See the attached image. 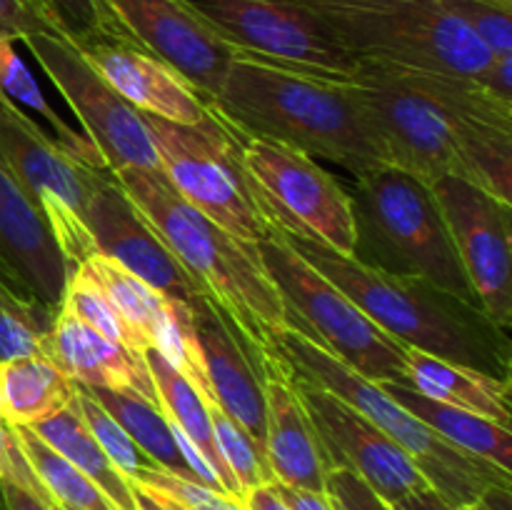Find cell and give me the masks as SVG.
Returning <instances> with one entry per match:
<instances>
[{"instance_id": "1", "label": "cell", "mask_w": 512, "mask_h": 510, "mask_svg": "<svg viewBox=\"0 0 512 510\" xmlns=\"http://www.w3.org/2000/svg\"><path fill=\"white\" fill-rule=\"evenodd\" d=\"M385 165L433 185L463 178L510 203L512 100L455 73L360 63L350 80Z\"/></svg>"}, {"instance_id": "2", "label": "cell", "mask_w": 512, "mask_h": 510, "mask_svg": "<svg viewBox=\"0 0 512 510\" xmlns=\"http://www.w3.org/2000/svg\"><path fill=\"white\" fill-rule=\"evenodd\" d=\"M205 103L235 128L293 145L315 160H330L353 178L385 165L350 83L235 53L223 88Z\"/></svg>"}, {"instance_id": "3", "label": "cell", "mask_w": 512, "mask_h": 510, "mask_svg": "<svg viewBox=\"0 0 512 510\" xmlns=\"http://www.w3.org/2000/svg\"><path fill=\"white\" fill-rule=\"evenodd\" d=\"M280 235L403 348L483 370L495 378H510V338L493 325L483 308L435 288L428 280L385 273L315 240Z\"/></svg>"}, {"instance_id": "4", "label": "cell", "mask_w": 512, "mask_h": 510, "mask_svg": "<svg viewBox=\"0 0 512 510\" xmlns=\"http://www.w3.org/2000/svg\"><path fill=\"white\" fill-rule=\"evenodd\" d=\"M113 178L193 275L205 298L228 315L255 353L268 355L270 335L290 323L283 298L265 273L255 245L233 238L185 203L163 173L128 168L113 173Z\"/></svg>"}, {"instance_id": "5", "label": "cell", "mask_w": 512, "mask_h": 510, "mask_svg": "<svg viewBox=\"0 0 512 510\" xmlns=\"http://www.w3.org/2000/svg\"><path fill=\"white\" fill-rule=\"evenodd\" d=\"M353 258L393 275H410L478 305L460 265L433 188L405 170L383 165L353 178Z\"/></svg>"}, {"instance_id": "6", "label": "cell", "mask_w": 512, "mask_h": 510, "mask_svg": "<svg viewBox=\"0 0 512 510\" xmlns=\"http://www.w3.org/2000/svg\"><path fill=\"white\" fill-rule=\"evenodd\" d=\"M270 350L295 375L338 395L358 413H363L370 423L378 425L413 458L430 488L438 490L455 508L475 505L490 488H510L512 478L508 470L455 448L443 435L415 418L410 410L395 403L378 383L363 378L358 370L345 365L318 340L300 333L293 325L270 335Z\"/></svg>"}, {"instance_id": "7", "label": "cell", "mask_w": 512, "mask_h": 510, "mask_svg": "<svg viewBox=\"0 0 512 510\" xmlns=\"http://www.w3.org/2000/svg\"><path fill=\"white\" fill-rule=\"evenodd\" d=\"M360 63L483 80L493 55L443 0H290Z\"/></svg>"}, {"instance_id": "8", "label": "cell", "mask_w": 512, "mask_h": 510, "mask_svg": "<svg viewBox=\"0 0 512 510\" xmlns=\"http://www.w3.org/2000/svg\"><path fill=\"white\" fill-rule=\"evenodd\" d=\"M265 273L278 288L288 323L373 383H405V348L373 323L338 285L330 283L288 240L270 230L255 243Z\"/></svg>"}, {"instance_id": "9", "label": "cell", "mask_w": 512, "mask_h": 510, "mask_svg": "<svg viewBox=\"0 0 512 510\" xmlns=\"http://www.w3.org/2000/svg\"><path fill=\"white\" fill-rule=\"evenodd\" d=\"M225 120V118H223ZM228 123V120H225ZM245 183L270 230L355 253L350 193L303 150L230 125Z\"/></svg>"}, {"instance_id": "10", "label": "cell", "mask_w": 512, "mask_h": 510, "mask_svg": "<svg viewBox=\"0 0 512 510\" xmlns=\"http://www.w3.org/2000/svg\"><path fill=\"white\" fill-rule=\"evenodd\" d=\"M143 120L165 180L185 203L243 243L255 245L268 238L270 228L250 198L233 133L210 105L208 115L195 125H178L145 113Z\"/></svg>"}, {"instance_id": "11", "label": "cell", "mask_w": 512, "mask_h": 510, "mask_svg": "<svg viewBox=\"0 0 512 510\" xmlns=\"http://www.w3.org/2000/svg\"><path fill=\"white\" fill-rule=\"evenodd\" d=\"M0 155L40 210L68 268L93 255L85 218L95 190L110 173L68 153L38 120L5 98H0Z\"/></svg>"}, {"instance_id": "12", "label": "cell", "mask_w": 512, "mask_h": 510, "mask_svg": "<svg viewBox=\"0 0 512 510\" xmlns=\"http://www.w3.org/2000/svg\"><path fill=\"white\" fill-rule=\"evenodd\" d=\"M225 45L293 73L350 83L360 60L290 0H178Z\"/></svg>"}, {"instance_id": "13", "label": "cell", "mask_w": 512, "mask_h": 510, "mask_svg": "<svg viewBox=\"0 0 512 510\" xmlns=\"http://www.w3.org/2000/svg\"><path fill=\"white\" fill-rule=\"evenodd\" d=\"M20 43L33 53L35 63L70 105L83 125V135L98 148L110 175L128 168L163 173L143 113L120 98L70 40L30 35Z\"/></svg>"}, {"instance_id": "14", "label": "cell", "mask_w": 512, "mask_h": 510, "mask_svg": "<svg viewBox=\"0 0 512 510\" xmlns=\"http://www.w3.org/2000/svg\"><path fill=\"white\" fill-rule=\"evenodd\" d=\"M460 265L483 313L503 333L512 328V205L463 178L433 185Z\"/></svg>"}, {"instance_id": "15", "label": "cell", "mask_w": 512, "mask_h": 510, "mask_svg": "<svg viewBox=\"0 0 512 510\" xmlns=\"http://www.w3.org/2000/svg\"><path fill=\"white\" fill-rule=\"evenodd\" d=\"M290 370V368H288ZM293 375L295 390L308 410L313 428L330 465H343L353 470L360 480L370 485L385 503H398L408 493L428 488V480L420 473L408 453L395 440H390L363 413L328 393L320 385Z\"/></svg>"}, {"instance_id": "16", "label": "cell", "mask_w": 512, "mask_h": 510, "mask_svg": "<svg viewBox=\"0 0 512 510\" xmlns=\"http://www.w3.org/2000/svg\"><path fill=\"white\" fill-rule=\"evenodd\" d=\"M85 220L95 253L118 260L125 270L138 275L168 300H178L190 308L208 300L113 175L95 190Z\"/></svg>"}, {"instance_id": "17", "label": "cell", "mask_w": 512, "mask_h": 510, "mask_svg": "<svg viewBox=\"0 0 512 510\" xmlns=\"http://www.w3.org/2000/svg\"><path fill=\"white\" fill-rule=\"evenodd\" d=\"M135 43L175 70L203 100L223 88L235 50L178 0H105Z\"/></svg>"}, {"instance_id": "18", "label": "cell", "mask_w": 512, "mask_h": 510, "mask_svg": "<svg viewBox=\"0 0 512 510\" xmlns=\"http://www.w3.org/2000/svg\"><path fill=\"white\" fill-rule=\"evenodd\" d=\"M0 275L23 295L58 308L70 268L43 215L0 155Z\"/></svg>"}, {"instance_id": "19", "label": "cell", "mask_w": 512, "mask_h": 510, "mask_svg": "<svg viewBox=\"0 0 512 510\" xmlns=\"http://www.w3.org/2000/svg\"><path fill=\"white\" fill-rule=\"evenodd\" d=\"M193 313L213 400L265 453V355L255 353L228 315L210 300H203Z\"/></svg>"}, {"instance_id": "20", "label": "cell", "mask_w": 512, "mask_h": 510, "mask_svg": "<svg viewBox=\"0 0 512 510\" xmlns=\"http://www.w3.org/2000/svg\"><path fill=\"white\" fill-rule=\"evenodd\" d=\"M78 50L138 113L178 125H195L208 115L205 100L170 65L133 38L95 40Z\"/></svg>"}, {"instance_id": "21", "label": "cell", "mask_w": 512, "mask_h": 510, "mask_svg": "<svg viewBox=\"0 0 512 510\" xmlns=\"http://www.w3.org/2000/svg\"><path fill=\"white\" fill-rule=\"evenodd\" d=\"M265 460L280 485L325 493L328 458L288 365L270 350L263 358Z\"/></svg>"}, {"instance_id": "22", "label": "cell", "mask_w": 512, "mask_h": 510, "mask_svg": "<svg viewBox=\"0 0 512 510\" xmlns=\"http://www.w3.org/2000/svg\"><path fill=\"white\" fill-rule=\"evenodd\" d=\"M45 358L85 388L135 393L158 405V393L143 355L130 353L60 308L55 313Z\"/></svg>"}, {"instance_id": "23", "label": "cell", "mask_w": 512, "mask_h": 510, "mask_svg": "<svg viewBox=\"0 0 512 510\" xmlns=\"http://www.w3.org/2000/svg\"><path fill=\"white\" fill-rule=\"evenodd\" d=\"M405 365L408 385L418 393L510 428V378H495L413 348H405Z\"/></svg>"}, {"instance_id": "24", "label": "cell", "mask_w": 512, "mask_h": 510, "mask_svg": "<svg viewBox=\"0 0 512 510\" xmlns=\"http://www.w3.org/2000/svg\"><path fill=\"white\" fill-rule=\"evenodd\" d=\"M380 388L403 405L405 410L423 420L428 428L443 435L448 443L455 448L465 450L470 455L488 460V463L498 465L503 470H512V433L510 428L493 423V420L483 418V415L468 413L455 405L440 403V400L428 398V395L418 393L415 388L405 383H380Z\"/></svg>"}, {"instance_id": "25", "label": "cell", "mask_w": 512, "mask_h": 510, "mask_svg": "<svg viewBox=\"0 0 512 510\" xmlns=\"http://www.w3.org/2000/svg\"><path fill=\"white\" fill-rule=\"evenodd\" d=\"M143 360L148 365L150 378H153L155 393H158V405L165 418L203 453V458L208 460V465L215 470L220 483H223L225 493L233 495V498H240L238 483H235L233 473L228 470V465H225L223 455L218 450V443H215L213 423H210V413L203 393L178 368H173L163 355L155 353L153 348L145 350Z\"/></svg>"}, {"instance_id": "26", "label": "cell", "mask_w": 512, "mask_h": 510, "mask_svg": "<svg viewBox=\"0 0 512 510\" xmlns=\"http://www.w3.org/2000/svg\"><path fill=\"white\" fill-rule=\"evenodd\" d=\"M75 398V383L43 355L0 363V405L8 425H35L68 408Z\"/></svg>"}, {"instance_id": "27", "label": "cell", "mask_w": 512, "mask_h": 510, "mask_svg": "<svg viewBox=\"0 0 512 510\" xmlns=\"http://www.w3.org/2000/svg\"><path fill=\"white\" fill-rule=\"evenodd\" d=\"M45 443L58 450L65 460L75 465L83 475H88L95 485L105 493V498L115 505V510H138L135 500V485L120 473L113 460L103 453L98 440L93 438L85 420L80 418L78 405L73 403L60 413L30 425Z\"/></svg>"}, {"instance_id": "28", "label": "cell", "mask_w": 512, "mask_h": 510, "mask_svg": "<svg viewBox=\"0 0 512 510\" xmlns=\"http://www.w3.org/2000/svg\"><path fill=\"white\" fill-rule=\"evenodd\" d=\"M85 390L98 400L100 408L108 410V413L123 425L125 433L135 440V445H138L160 470H165V473L170 475H178V478L195 480L193 470L185 463L183 453H180L178 448V440H175L173 435V428H170L168 418L163 415L160 405L150 403V400L140 398V395L135 393H115V390L100 388ZM195 483H198V480H195Z\"/></svg>"}, {"instance_id": "29", "label": "cell", "mask_w": 512, "mask_h": 510, "mask_svg": "<svg viewBox=\"0 0 512 510\" xmlns=\"http://www.w3.org/2000/svg\"><path fill=\"white\" fill-rule=\"evenodd\" d=\"M0 98L18 105L23 113L40 115V125L58 140V145H63V148L68 150V153H73L75 158L85 160V163L93 165V168L108 173L98 148H95L83 133L70 128V125L55 113L53 105L45 98L43 88L38 85V80L33 78V73L28 70L25 60L20 58L18 50H15V40L3 38V35H0Z\"/></svg>"}, {"instance_id": "30", "label": "cell", "mask_w": 512, "mask_h": 510, "mask_svg": "<svg viewBox=\"0 0 512 510\" xmlns=\"http://www.w3.org/2000/svg\"><path fill=\"white\" fill-rule=\"evenodd\" d=\"M83 265L98 280L103 293L113 303L115 313L123 320L125 330L133 340V348L143 355L150 348V335H153L155 323L168 308V298L155 288H150L138 275L125 270L118 260L108 258L103 253L88 255Z\"/></svg>"}, {"instance_id": "31", "label": "cell", "mask_w": 512, "mask_h": 510, "mask_svg": "<svg viewBox=\"0 0 512 510\" xmlns=\"http://www.w3.org/2000/svg\"><path fill=\"white\" fill-rule=\"evenodd\" d=\"M10 428L25 460L38 475L40 485L48 490L53 503L63 505L65 510H115L103 490L88 475L80 473L70 460H65L58 450L50 448L33 428L28 425H10Z\"/></svg>"}, {"instance_id": "32", "label": "cell", "mask_w": 512, "mask_h": 510, "mask_svg": "<svg viewBox=\"0 0 512 510\" xmlns=\"http://www.w3.org/2000/svg\"><path fill=\"white\" fill-rule=\"evenodd\" d=\"M58 308L15 290L0 275V363L23 355H48Z\"/></svg>"}, {"instance_id": "33", "label": "cell", "mask_w": 512, "mask_h": 510, "mask_svg": "<svg viewBox=\"0 0 512 510\" xmlns=\"http://www.w3.org/2000/svg\"><path fill=\"white\" fill-rule=\"evenodd\" d=\"M75 405H78L80 418L85 420V425L90 428L93 438L98 440L103 453L113 460L115 468H118L130 483H140L145 475H150L153 470H160L158 465L135 445V440L125 433L123 425H120L108 410L100 408L98 400L78 383H75Z\"/></svg>"}, {"instance_id": "34", "label": "cell", "mask_w": 512, "mask_h": 510, "mask_svg": "<svg viewBox=\"0 0 512 510\" xmlns=\"http://www.w3.org/2000/svg\"><path fill=\"white\" fill-rule=\"evenodd\" d=\"M58 308L75 315V318L83 320V323H88L90 328H95L100 335L113 340V343L123 345L130 353L140 355L138 350L133 348V340H130L123 320L115 313L113 303H110L108 295H105L103 288L98 285V280L90 275V270L85 268L83 263L75 265V268L70 270Z\"/></svg>"}, {"instance_id": "35", "label": "cell", "mask_w": 512, "mask_h": 510, "mask_svg": "<svg viewBox=\"0 0 512 510\" xmlns=\"http://www.w3.org/2000/svg\"><path fill=\"white\" fill-rule=\"evenodd\" d=\"M203 398L205 405H208L210 423H213L215 443H218L220 455H223L225 465H228L235 483H238L240 495L245 490L255 488V485L273 483V473H270L263 450L250 440V435L210 395H203Z\"/></svg>"}, {"instance_id": "36", "label": "cell", "mask_w": 512, "mask_h": 510, "mask_svg": "<svg viewBox=\"0 0 512 510\" xmlns=\"http://www.w3.org/2000/svg\"><path fill=\"white\" fill-rule=\"evenodd\" d=\"M40 3L48 8L58 28L63 30V35L75 48L95 43V40L133 38L118 23L105 0H40Z\"/></svg>"}, {"instance_id": "37", "label": "cell", "mask_w": 512, "mask_h": 510, "mask_svg": "<svg viewBox=\"0 0 512 510\" xmlns=\"http://www.w3.org/2000/svg\"><path fill=\"white\" fill-rule=\"evenodd\" d=\"M445 8L483 43L493 58L512 55V10L483 0H443Z\"/></svg>"}, {"instance_id": "38", "label": "cell", "mask_w": 512, "mask_h": 510, "mask_svg": "<svg viewBox=\"0 0 512 510\" xmlns=\"http://www.w3.org/2000/svg\"><path fill=\"white\" fill-rule=\"evenodd\" d=\"M0 35L10 40H25L30 35L65 38L40 0H0Z\"/></svg>"}, {"instance_id": "39", "label": "cell", "mask_w": 512, "mask_h": 510, "mask_svg": "<svg viewBox=\"0 0 512 510\" xmlns=\"http://www.w3.org/2000/svg\"><path fill=\"white\" fill-rule=\"evenodd\" d=\"M325 493L330 495L338 510H395L365 480H360L353 470L343 468V465L328 468Z\"/></svg>"}, {"instance_id": "40", "label": "cell", "mask_w": 512, "mask_h": 510, "mask_svg": "<svg viewBox=\"0 0 512 510\" xmlns=\"http://www.w3.org/2000/svg\"><path fill=\"white\" fill-rule=\"evenodd\" d=\"M275 488H278V493L283 495V500L288 503L290 510H338L333 500H330V495L320 493V490L290 488V485H280V483H275Z\"/></svg>"}, {"instance_id": "41", "label": "cell", "mask_w": 512, "mask_h": 510, "mask_svg": "<svg viewBox=\"0 0 512 510\" xmlns=\"http://www.w3.org/2000/svg\"><path fill=\"white\" fill-rule=\"evenodd\" d=\"M238 503L243 510H290L288 503L283 500V495L275 488V483H263L245 490L238 498Z\"/></svg>"}, {"instance_id": "42", "label": "cell", "mask_w": 512, "mask_h": 510, "mask_svg": "<svg viewBox=\"0 0 512 510\" xmlns=\"http://www.w3.org/2000/svg\"><path fill=\"white\" fill-rule=\"evenodd\" d=\"M0 500H3L5 510H53L50 508L53 503H45L43 498L33 495L30 490L20 488L15 483H5V480H0Z\"/></svg>"}, {"instance_id": "43", "label": "cell", "mask_w": 512, "mask_h": 510, "mask_svg": "<svg viewBox=\"0 0 512 510\" xmlns=\"http://www.w3.org/2000/svg\"><path fill=\"white\" fill-rule=\"evenodd\" d=\"M395 510H458L453 503L443 498L438 490L428 488L415 490V493H408L405 498H400L398 503H393Z\"/></svg>"}, {"instance_id": "44", "label": "cell", "mask_w": 512, "mask_h": 510, "mask_svg": "<svg viewBox=\"0 0 512 510\" xmlns=\"http://www.w3.org/2000/svg\"><path fill=\"white\" fill-rule=\"evenodd\" d=\"M135 500H138V510H180L175 500L145 485H135Z\"/></svg>"}, {"instance_id": "45", "label": "cell", "mask_w": 512, "mask_h": 510, "mask_svg": "<svg viewBox=\"0 0 512 510\" xmlns=\"http://www.w3.org/2000/svg\"><path fill=\"white\" fill-rule=\"evenodd\" d=\"M483 3H493V5H500V8L512 10V0H483Z\"/></svg>"}, {"instance_id": "46", "label": "cell", "mask_w": 512, "mask_h": 510, "mask_svg": "<svg viewBox=\"0 0 512 510\" xmlns=\"http://www.w3.org/2000/svg\"><path fill=\"white\" fill-rule=\"evenodd\" d=\"M458 510H480L478 505H465V508H458Z\"/></svg>"}, {"instance_id": "47", "label": "cell", "mask_w": 512, "mask_h": 510, "mask_svg": "<svg viewBox=\"0 0 512 510\" xmlns=\"http://www.w3.org/2000/svg\"><path fill=\"white\" fill-rule=\"evenodd\" d=\"M50 508H53V510H65V508H60L58 503H53V505H50Z\"/></svg>"}, {"instance_id": "48", "label": "cell", "mask_w": 512, "mask_h": 510, "mask_svg": "<svg viewBox=\"0 0 512 510\" xmlns=\"http://www.w3.org/2000/svg\"><path fill=\"white\" fill-rule=\"evenodd\" d=\"M60 508H63V505H60Z\"/></svg>"}]
</instances>
